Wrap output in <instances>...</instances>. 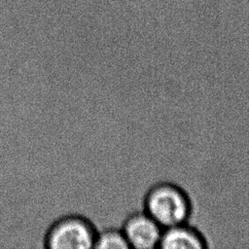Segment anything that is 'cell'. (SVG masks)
<instances>
[{"mask_svg":"<svg viewBox=\"0 0 249 249\" xmlns=\"http://www.w3.org/2000/svg\"><path fill=\"white\" fill-rule=\"evenodd\" d=\"M143 210L164 230L189 223L193 203L181 186L167 180H156L145 193Z\"/></svg>","mask_w":249,"mask_h":249,"instance_id":"1","label":"cell"},{"mask_svg":"<svg viewBox=\"0 0 249 249\" xmlns=\"http://www.w3.org/2000/svg\"><path fill=\"white\" fill-rule=\"evenodd\" d=\"M96 232L83 218L69 216L51 229L47 249H93Z\"/></svg>","mask_w":249,"mask_h":249,"instance_id":"2","label":"cell"},{"mask_svg":"<svg viewBox=\"0 0 249 249\" xmlns=\"http://www.w3.org/2000/svg\"><path fill=\"white\" fill-rule=\"evenodd\" d=\"M208 243L204 235L189 223L180 224L162 231L160 248L162 249H204Z\"/></svg>","mask_w":249,"mask_h":249,"instance_id":"4","label":"cell"},{"mask_svg":"<svg viewBox=\"0 0 249 249\" xmlns=\"http://www.w3.org/2000/svg\"><path fill=\"white\" fill-rule=\"evenodd\" d=\"M129 249L160 248L163 229L145 211L130 215L123 229Z\"/></svg>","mask_w":249,"mask_h":249,"instance_id":"3","label":"cell"},{"mask_svg":"<svg viewBox=\"0 0 249 249\" xmlns=\"http://www.w3.org/2000/svg\"><path fill=\"white\" fill-rule=\"evenodd\" d=\"M93 249H129L122 230H106L96 234Z\"/></svg>","mask_w":249,"mask_h":249,"instance_id":"5","label":"cell"}]
</instances>
